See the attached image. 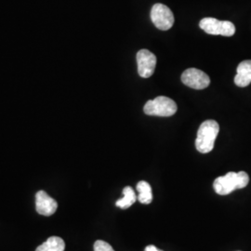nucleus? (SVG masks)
Returning a JSON list of instances; mask_svg holds the SVG:
<instances>
[{
  "label": "nucleus",
  "instance_id": "4468645a",
  "mask_svg": "<svg viewBox=\"0 0 251 251\" xmlns=\"http://www.w3.org/2000/svg\"><path fill=\"white\" fill-rule=\"evenodd\" d=\"M144 251H162L160 250H158L156 247H154L153 245H150V246H147L145 248Z\"/></svg>",
  "mask_w": 251,
  "mask_h": 251
},
{
  "label": "nucleus",
  "instance_id": "f8f14e48",
  "mask_svg": "<svg viewBox=\"0 0 251 251\" xmlns=\"http://www.w3.org/2000/svg\"><path fill=\"white\" fill-rule=\"evenodd\" d=\"M123 198L117 200L116 202V206L122 209H126L134 204L137 200V197L135 195L134 190L130 186H126L123 189Z\"/></svg>",
  "mask_w": 251,
  "mask_h": 251
},
{
  "label": "nucleus",
  "instance_id": "6e6552de",
  "mask_svg": "<svg viewBox=\"0 0 251 251\" xmlns=\"http://www.w3.org/2000/svg\"><path fill=\"white\" fill-rule=\"evenodd\" d=\"M36 208L38 214L43 216L53 215L58 208L56 200L50 198L45 191H38L36 195Z\"/></svg>",
  "mask_w": 251,
  "mask_h": 251
},
{
  "label": "nucleus",
  "instance_id": "39448f33",
  "mask_svg": "<svg viewBox=\"0 0 251 251\" xmlns=\"http://www.w3.org/2000/svg\"><path fill=\"white\" fill-rule=\"evenodd\" d=\"M151 20L154 26L162 31L170 30L174 25V15L171 9L166 5L157 3L152 6Z\"/></svg>",
  "mask_w": 251,
  "mask_h": 251
},
{
  "label": "nucleus",
  "instance_id": "9d476101",
  "mask_svg": "<svg viewBox=\"0 0 251 251\" xmlns=\"http://www.w3.org/2000/svg\"><path fill=\"white\" fill-rule=\"evenodd\" d=\"M65 243L59 236H50L46 242L41 244L36 251H64Z\"/></svg>",
  "mask_w": 251,
  "mask_h": 251
},
{
  "label": "nucleus",
  "instance_id": "1a4fd4ad",
  "mask_svg": "<svg viewBox=\"0 0 251 251\" xmlns=\"http://www.w3.org/2000/svg\"><path fill=\"white\" fill-rule=\"evenodd\" d=\"M234 83L240 88H245L251 83V60L239 63L234 76Z\"/></svg>",
  "mask_w": 251,
  "mask_h": 251
},
{
  "label": "nucleus",
  "instance_id": "423d86ee",
  "mask_svg": "<svg viewBox=\"0 0 251 251\" xmlns=\"http://www.w3.org/2000/svg\"><path fill=\"white\" fill-rule=\"evenodd\" d=\"M181 82L189 88L204 90L210 84V78L206 73L197 68H189L181 75Z\"/></svg>",
  "mask_w": 251,
  "mask_h": 251
},
{
  "label": "nucleus",
  "instance_id": "f03ea898",
  "mask_svg": "<svg viewBox=\"0 0 251 251\" xmlns=\"http://www.w3.org/2000/svg\"><path fill=\"white\" fill-rule=\"evenodd\" d=\"M220 131V126L215 120H206L198 128L196 147L198 152L207 153L214 148L216 138Z\"/></svg>",
  "mask_w": 251,
  "mask_h": 251
},
{
  "label": "nucleus",
  "instance_id": "9b49d317",
  "mask_svg": "<svg viewBox=\"0 0 251 251\" xmlns=\"http://www.w3.org/2000/svg\"><path fill=\"white\" fill-rule=\"evenodd\" d=\"M137 191L139 192L138 200L142 204L149 205L150 203H152V187H151V185L147 181L142 180V181L138 182V184H137Z\"/></svg>",
  "mask_w": 251,
  "mask_h": 251
},
{
  "label": "nucleus",
  "instance_id": "20e7f679",
  "mask_svg": "<svg viewBox=\"0 0 251 251\" xmlns=\"http://www.w3.org/2000/svg\"><path fill=\"white\" fill-rule=\"evenodd\" d=\"M199 26L206 34L213 36H233L235 33V26L232 22L219 21L215 18L202 19Z\"/></svg>",
  "mask_w": 251,
  "mask_h": 251
},
{
  "label": "nucleus",
  "instance_id": "f257e3e1",
  "mask_svg": "<svg viewBox=\"0 0 251 251\" xmlns=\"http://www.w3.org/2000/svg\"><path fill=\"white\" fill-rule=\"evenodd\" d=\"M250 182L249 174L245 171L228 172L214 180L213 187L220 196H227L236 189L245 188Z\"/></svg>",
  "mask_w": 251,
  "mask_h": 251
},
{
  "label": "nucleus",
  "instance_id": "ddd939ff",
  "mask_svg": "<svg viewBox=\"0 0 251 251\" xmlns=\"http://www.w3.org/2000/svg\"><path fill=\"white\" fill-rule=\"evenodd\" d=\"M94 251H115L110 244L102 240H97L94 243Z\"/></svg>",
  "mask_w": 251,
  "mask_h": 251
},
{
  "label": "nucleus",
  "instance_id": "7ed1b4c3",
  "mask_svg": "<svg viewBox=\"0 0 251 251\" xmlns=\"http://www.w3.org/2000/svg\"><path fill=\"white\" fill-rule=\"evenodd\" d=\"M177 109V104L173 100L166 96H158L145 103L144 112L147 116L168 117L173 116Z\"/></svg>",
  "mask_w": 251,
  "mask_h": 251
},
{
  "label": "nucleus",
  "instance_id": "0eeeda50",
  "mask_svg": "<svg viewBox=\"0 0 251 251\" xmlns=\"http://www.w3.org/2000/svg\"><path fill=\"white\" fill-rule=\"evenodd\" d=\"M138 73L143 78H148L154 72L156 66L155 55L148 50H141L137 53Z\"/></svg>",
  "mask_w": 251,
  "mask_h": 251
}]
</instances>
